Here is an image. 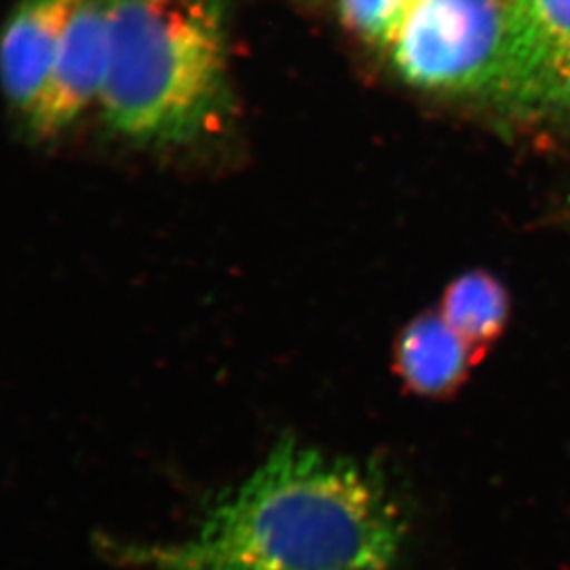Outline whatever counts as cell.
Returning <instances> with one entry per match:
<instances>
[{
	"instance_id": "cell-1",
	"label": "cell",
	"mask_w": 570,
	"mask_h": 570,
	"mask_svg": "<svg viewBox=\"0 0 570 570\" xmlns=\"http://www.w3.org/2000/svg\"><path fill=\"white\" fill-rule=\"evenodd\" d=\"M404 519L381 474L353 458L283 438L248 479L167 543L100 535L98 549L137 570H390Z\"/></svg>"
},
{
	"instance_id": "cell-2",
	"label": "cell",
	"mask_w": 570,
	"mask_h": 570,
	"mask_svg": "<svg viewBox=\"0 0 570 570\" xmlns=\"http://www.w3.org/2000/svg\"><path fill=\"white\" fill-rule=\"evenodd\" d=\"M224 0H111L104 117L137 142H185L227 106Z\"/></svg>"
},
{
	"instance_id": "cell-3",
	"label": "cell",
	"mask_w": 570,
	"mask_h": 570,
	"mask_svg": "<svg viewBox=\"0 0 570 570\" xmlns=\"http://www.w3.org/2000/svg\"><path fill=\"white\" fill-rule=\"evenodd\" d=\"M507 0H421L392 49L410 86L491 95L507 43Z\"/></svg>"
},
{
	"instance_id": "cell-4",
	"label": "cell",
	"mask_w": 570,
	"mask_h": 570,
	"mask_svg": "<svg viewBox=\"0 0 570 570\" xmlns=\"http://www.w3.org/2000/svg\"><path fill=\"white\" fill-rule=\"evenodd\" d=\"M507 2V43L491 95L519 114L570 111V0Z\"/></svg>"
},
{
	"instance_id": "cell-5",
	"label": "cell",
	"mask_w": 570,
	"mask_h": 570,
	"mask_svg": "<svg viewBox=\"0 0 570 570\" xmlns=\"http://www.w3.org/2000/svg\"><path fill=\"white\" fill-rule=\"evenodd\" d=\"M111 0H81L70 19L49 80L30 111V129L52 137L100 100L109 70Z\"/></svg>"
},
{
	"instance_id": "cell-6",
	"label": "cell",
	"mask_w": 570,
	"mask_h": 570,
	"mask_svg": "<svg viewBox=\"0 0 570 570\" xmlns=\"http://www.w3.org/2000/svg\"><path fill=\"white\" fill-rule=\"evenodd\" d=\"M81 0H22L6 24L2 81L11 106L30 115L49 80Z\"/></svg>"
},
{
	"instance_id": "cell-7",
	"label": "cell",
	"mask_w": 570,
	"mask_h": 570,
	"mask_svg": "<svg viewBox=\"0 0 570 570\" xmlns=\"http://www.w3.org/2000/svg\"><path fill=\"white\" fill-rule=\"evenodd\" d=\"M474 364L469 345L442 313L420 314L399 334V379L421 397H449L456 393Z\"/></svg>"
},
{
	"instance_id": "cell-8",
	"label": "cell",
	"mask_w": 570,
	"mask_h": 570,
	"mask_svg": "<svg viewBox=\"0 0 570 570\" xmlns=\"http://www.w3.org/2000/svg\"><path fill=\"white\" fill-rule=\"evenodd\" d=\"M440 313L479 362L507 328L510 294L491 272L469 269L446 286Z\"/></svg>"
},
{
	"instance_id": "cell-9",
	"label": "cell",
	"mask_w": 570,
	"mask_h": 570,
	"mask_svg": "<svg viewBox=\"0 0 570 570\" xmlns=\"http://www.w3.org/2000/svg\"><path fill=\"white\" fill-rule=\"evenodd\" d=\"M421 0H340V19L364 43L392 50Z\"/></svg>"
}]
</instances>
